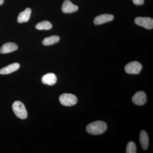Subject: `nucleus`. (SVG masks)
I'll list each match as a JSON object with an SVG mask.
<instances>
[{
  "instance_id": "f257e3e1",
  "label": "nucleus",
  "mask_w": 153,
  "mask_h": 153,
  "mask_svg": "<svg viewBox=\"0 0 153 153\" xmlns=\"http://www.w3.org/2000/svg\"><path fill=\"white\" fill-rule=\"evenodd\" d=\"M107 129L106 123L102 121H97L88 125L86 130L88 133L92 135H100L104 133Z\"/></svg>"
},
{
  "instance_id": "f03ea898",
  "label": "nucleus",
  "mask_w": 153,
  "mask_h": 153,
  "mask_svg": "<svg viewBox=\"0 0 153 153\" xmlns=\"http://www.w3.org/2000/svg\"><path fill=\"white\" fill-rule=\"evenodd\" d=\"M13 111L17 117L21 119H25L27 117V112L24 104L19 101H15L13 103Z\"/></svg>"
},
{
  "instance_id": "7ed1b4c3",
  "label": "nucleus",
  "mask_w": 153,
  "mask_h": 153,
  "mask_svg": "<svg viewBox=\"0 0 153 153\" xmlns=\"http://www.w3.org/2000/svg\"><path fill=\"white\" fill-rule=\"evenodd\" d=\"M61 104L66 106H71L77 103V99L76 96L71 94L64 93L61 94L59 97Z\"/></svg>"
},
{
  "instance_id": "20e7f679",
  "label": "nucleus",
  "mask_w": 153,
  "mask_h": 153,
  "mask_svg": "<svg viewBox=\"0 0 153 153\" xmlns=\"http://www.w3.org/2000/svg\"><path fill=\"white\" fill-rule=\"evenodd\" d=\"M142 69V65L137 61L130 62L126 65L125 70L126 73L129 74H139Z\"/></svg>"
},
{
  "instance_id": "39448f33",
  "label": "nucleus",
  "mask_w": 153,
  "mask_h": 153,
  "mask_svg": "<svg viewBox=\"0 0 153 153\" xmlns=\"http://www.w3.org/2000/svg\"><path fill=\"white\" fill-rule=\"evenodd\" d=\"M136 25L141 26L148 30L153 28V19L149 17H137L134 20Z\"/></svg>"
},
{
  "instance_id": "423d86ee",
  "label": "nucleus",
  "mask_w": 153,
  "mask_h": 153,
  "mask_svg": "<svg viewBox=\"0 0 153 153\" xmlns=\"http://www.w3.org/2000/svg\"><path fill=\"white\" fill-rule=\"evenodd\" d=\"M132 101L134 104L137 105H144L146 102V94L143 91H138L135 94L133 97Z\"/></svg>"
},
{
  "instance_id": "0eeeda50",
  "label": "nucleus",
  "mask_w": 153,
  "mask_h": 153,
  "mask_svg": "<svg viewBox=\"0 0 153 153\" xmlns=\"http://www.w3.org/2000/svg\"><path fill=\"white\" fill-rule=\"evenodd\" d=\"M62 11L65 13H71L78 10V7L69 0H65L62 6Z\"/></svg>"
},
{
  "instance_id": "6e6552de",
  "label": "nucleus",
  "mask_w": 153,
  "mask_h": 153,
  "mask_svg": "<svg viewBox=\"0 0 153 153\" xmlns=\"http://www.w3.org/2000/svg\"><path fill=\"white\" fill-rule=\"evenodd\" d=\"M114 16L110 14H102L95 17L94 20V23L95 25H101L112 21L114 19Z\"/></svg>"
},
{
  "instance_id": "1a4fd4ad",
  "label": "nucleus",
  "mask_w": 153,
  "mask_h": 153,
  "mask_svg": "<svg viewBox=\"0 0 153 153\" xmlns=\"http://www.w3.org/2000/svg\"><path fill=\"white\" fill-rule=\"evenodd\" d=\"M18 49V46L17 44L14 43L9 42L4 44L2 46L0 49V53L1 54H7L16 51Z\"/></svg>"
},
{
  "instance_id": "9d476101",
  "label": "nucleus",
  "mask_w": 153,
  "mask_h": 153,
  "mask_svg": "<svg viewBox=\"0 0 153 153\" xmlns=\"http://www.w3.org/2000/svg\"><path fill=\"white\" fill-rule=\"evenodd\" d=\"M42 82L44 84L52 85L57 82V77L55 74L53 73H48L42 77Z\"/></svg>"
},
{
  "instance_id": "9b49d317",
  "label": "nucleus",
  "mask_w": 153,
  "mask_h": 153,
  "mask_svg": "<svg viewBox=\"0 0 153 153\" xmlns=\"http://www.w3.org/2000/svg\"><path fill=\"white\" fill-rule=\"evenodd\" d=\"M31 13L32 10L30 8H27L25 11L20 13L17 19L18 23H22L28 22L30 19Z\"/></svg>"
},
{
  "instance_id": "f8f14e48",
  "label": "nucleus",
  "mask_w": 153,
  "mask_h": 153,
  "mask_svg": "<svg viewBox=\"0 0 153 153\" xmlns=\"http://www.w3.org/2000/svg\"><path fill=\"white\" fill-rule=\"evenodd\" d=\"M20 67V64L14 63L4 67L0 70V74H8L17 71Z\"/></svg>"
},
{
  "instance_id": "ddd939ff",
  "label": "nucleus",
  "mask_w": 153,
  "mask_h": 153,
  "mask_svg": "<svg viewBox=\"0 0 153 153\" xmlns=\"http://www.w3.org/2000/svg\"><path fill=\"white\" fill-rule=\"evenodd\" d=\"M140 141L143 149L146 150L149 147V138L147 133L144 130L141 131L140 133Z\"/></svg>"
},
{
  "instance_id": "4468645a",
  "label": "nucleus",
  "mask_w": 153,
  "mask_h": 153,
  "mask_svg": "<svg viewBox=\"0 0 153 153\" xmlns=\"http://www.w3.org/2000/svg\"><path fill=\"white\" fill-rule=\"evenodd\" d=\"M60 37L57 36H53L44 38L42 44L44 46H50L58 43L60 41Z\"/></svg>"
},
{
  "instance_id": "2eb2a0df",
  "label": "nucleus",
  "mask_w": 153,
  "mask_h": 153,
  "mask_svg": "<svg viewBox=\"0 0 153 153\" xmlns=\"http://www.w3.org/2000/svg\"><path fill=\"white\" fill-rule=\"evenodd\" d=\"M52 25L50 22L43 21L36 25V28L38 30H49L52 29Z\"/></svg>"
},
{
  "instance_id": "dca6fc26",
  "label": "nucleus",
  "mask_w": 153,
  "mask_h": 153,
  "mask_svg": "<svg viewBox=\"0 0 153 153\" xmlns=\"http://www.w3.org/2000/svg\"><path fill=\"white\" fill-rule=\"evenodd\" d=\"M126 153H137V147L135 144L133 142H129L127 146Z\"/></svg>"
},
{
  "instance_id": "f3484780",
  "label": "nucleus",
  "mask_w": 153,
  "mask_h": 153,
  "mask_svg": "<svg viewBox=\"0 0 153 153\" xmlns=\"http://www.w3.org/2000/svg\"><path fill=\"white\" fill-rule=\"evenodd\" d=\"M132 1L134 4L137 5H142L144 3V0H132Z\"/></svg>"
},
{
  "instance_id": "a211bd4d",
  "label": "nucleus",
  "mask_w": 153,
  "mask_h": 153,
  "mask_svg": "<svg viewBox=\"0 0 153 153\" xmlns=\"http://www.w3.org/2000/svg\"><path fill=\"white\" fill-rule=\"evenodd\" d=\"M4 0H0V6L1 5L3 4L4 3Z\"/></svg>"
}]
</instances>
